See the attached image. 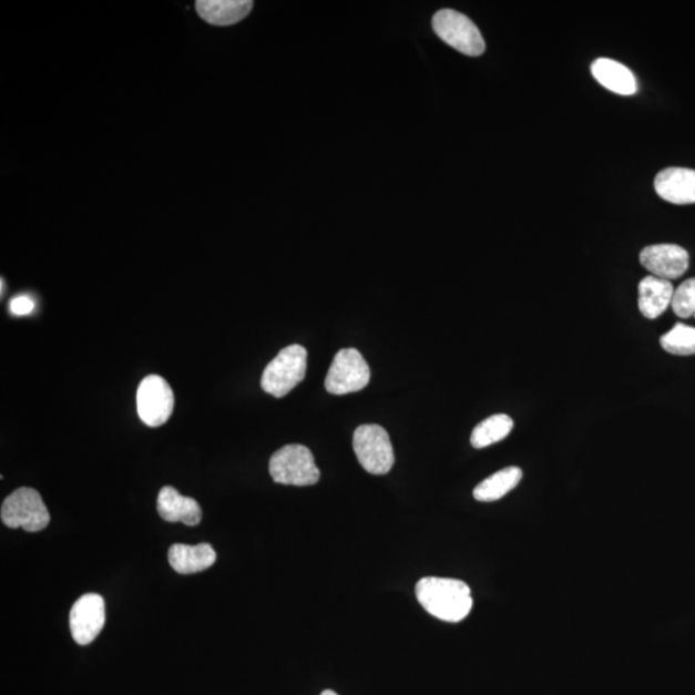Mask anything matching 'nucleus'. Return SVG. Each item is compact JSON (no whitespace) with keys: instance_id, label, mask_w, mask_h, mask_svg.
I'll return each mask as SVG.
<instances>
[{"instance_id":"1","label":"nucleus","mask_w":695,"mask_h":695,"mask_svg":"<svg viewBox=\"0 0 695 695\" xmlns=\"http://www.w3.org/2000/svg\"><path fill=\"white\" fill-rule=\"evenodd\" d=\"M417 597L422 609L444 622H461L473 609L471 590L460 580L422 579L417 585Z\"/></svg>"},{"instance_id":"2","label":"nucleus","mask_w":695,"mask_h":695,"mask_svg":"<svg viewBox=\"0 0 695 695\" xmlns=\"http://www.w3.org/2000/svg\"><path fill=\"white\" fill-rule=\"evenodd\" d=\"M307 355L306 348L299 345L279 351L262 375V389L276 398L289 395L306 378Z\"/></svg>"},{"instance_id":"3","label":"nucleus","mask_w":695,"mask_h":695,"mask_svg":"<svg viewBox=\"0 0 695 695\" xmlns=\"http://www.w3.org/2000/svg\"><path fill=\"white\" fill-rule=\"evenodd\" d=\"M269 474L276 483L298 487L314 486L321 477L314 454L301 444H287L272 454Z\"/></svg>"},{"instance_id":"4","label":"nucleus","mask_w":695,"mask_h":695,"mask_svg":"<svg viewBox=\"0 0 695 695\" xmlns=\"http://www.w3.org/2000/svg\"><path fill=\"white\" fill-rule=\"evenodd\" d=\"M2 521L10 529L39 532L50 524L51 517L40 493L28 487L16 490L2 503Z\"/></svg>"},{"instance_id":"5","label":"nucleus","mask_w":695,"mask_h":695,"mask_svg":"<svg viewBox=\"0 0 695 695\" xmlns=\"http://www.w3.org/2000/svg\"><path fill=\"white\" fill-rule=\"evenodd\" d=\"M354 449L367 473L385 476L395 466L394 446L388 431L380 426L358 427L354 436Z\"/></svg>"},{"instance_id":"6","label":"nucleus","mask_w":695,"mask_h":695,"mask_svg":"<svg viewBox=\"0 0 695 695\" xmlns=\"http://www.w3.org/2000/svg\"><path fill=\"white\" fill-rule=\"evenodd\" d=\"M433 29L444 43L470 58H478L486 51L481 31L466 14L453 10L439 11L433 18Z\"/></svg>"},{"instance_id":"7","label":"nucleus","mask_w":695,"mask_h":695,"mask_svg":"<svg viewBox=\"0 0 695 695\" xmlns=\"http://www.w3.org/2000/svg\"><path fill=\"white\" fill-rule=\"evenodd\" d=\"M370 377V367L357 349H341L326 375L325 388L337 396L355 394L369 385Z\"/></svg>"},{"instance_id":"8","label":"nucleus","mask_w":695,"mask_h":695,"mask_svg":"<svg viewBox=\"0 0 695 695\" xmlns=\"http://www.w3.org/2000/svg\"><path fill=\"white\" fill-rule=\"evenodd\" d=\"M174 394L167 381L159 375H149L137 390V411L147 427L157 428L171 419Z\"/></svg>"},{"instance_id":"9","label":"nucleus","mask_w":695,"mask_h":695,"mask_svg":"<svg viewBox=\"0 0 695 695\" xmlns=\"http://www.w3.org/2000/svg\"><path fill=\"white\" fill-rule=\"evenodd\" d=\"M106 605L99 594L78 599L70 611V631L79 645L91 644L105 626Z\"/></svg>"},{"instance_id":"10","label":"nucleus","mask_w":695,"mask_h":695,"mask_svg":"<svg viewBox=\"0 0 695 695\" xmlns=\"http://www.w3.org/2000/svg\"><path fill=\"white\" fill-rule=\"evenodd\" d=\"M642 266L658 278L676 279L689 268V253L674 244L646 246L641 253Z\"/></svg>"},{"instance_id":"11","label":"nucleus","mask_w":695,"mask_h":695,"mask_svg":"<svg viewBox=\"0 0 695 695\" xmlns=\"http://www.w3.org/2000/svg\"><path fill=\"white\" fill-rule=\"evenodd\" d=\"M654 188L667 203L695 204V171L686 167H667L657 174Z\"/></svg>"},{"instance_id":"12","label":"nucleus","mask_w":695,"mask_h":695,"mask_svg":"<svg viewBox=\"0 0 695 695\" xmlns=\"http://www.w3.org/2000/svg\"><path fill=\"white\" fill-rule=\"evenodd\" d=\"M157 511L164 521L197 525L202 522L203 510L195 499L182 497L174 487H163L159 492Z\"/></svg>"},{"instance_id":"13","label":"nucleus","mask_w":695,"mask_h":695,"mask_svg":"<svg viewBox=\"0 0 695 695\" xmlns=\"http://www.w3.org/2000/svg\"><path fill=\"white\" fill-rule=\"evenodd\" d=\"M674 293V286L667 279L645 277L638 284V309L645 318L656 319L671 306Z\"/></svg>"},{"instance_id":"14","label":"nucleus","mask_w":695,"mask_h":695,"mask_svg":"<svg viewBox=\"0 0 695 695\" xmlns=\"http://www.w3.org/2000/svg\"><path fill=\"white\" fill-rule=\"evenodd\" d=\"M167 559L175 572L194 574L211 569L217 561V554L209 543H198L195 546L174 543Z\"/></svg>"},{"instance_id":"15","label":"nucleus","mask_w":695,"mask_h":695,"mask_svg":"<svg viewBox=\"0 0 695 695\" xmlns=\"http://www.w3.org/2000/svg\"><path fill=\"white\" fill-rule=\"evenodd\" d=\"M251 0H198L196 11L204 21L217 27L234 25L253 10Z\"/></svg>"},{"instance_id":"16","label":"nucleus","mask_w":695,"mask_h":695,"mask_svg":"<svg viewBox=\"0 0 695 695\" xmlns=\"http://www.w3.org/2000/svg\"><path fill=\"white\" fill-rule=\"evenodd\" d=\"M591 73L606 90L622 95H633L637 91L636 79L631 70L617 61L597 59L591 65Z\"/></svg>"},{"instance_id":"17","label":"nucleus","mask_w":695,"mask_h":695,"mask_svg":"<svg viewBox=\"0 0 695 695\" xmlns=\"http://www.w3.org/2000/svg\"><path fill=\"white\" fill-rule=\"evenodd\" d=\"M523 471L521 468L509 467L498 471L493 476L484 479L476 487L474 499L481 502H492L507 497L522 481Z\"/></svg>"},{"instance_id":"18","label":"nucleus","mask_w":695,"mask_h":695,"mask_svg":"<svg viewBox=\"0 0 695 695\" xmlns=\"http://www.w3.org/2000/svg\"><path fill=\"white\" fill-rule=\"evenodd\" d=\"M514 428V421L505 413L493 415L478 425L470 437V443L474 449H486L491 444L505 439Z\"/></svg>"},{"instance_id":"19","label":"nucleus","mask_w":695,"mask_h":695,"mask_svg":"<svg viewBox=\"0 0 695 695\" xmlns=\"http://www.w3.org/2000/svg\"><path fill=\"white\" fill-rule=\"evenodd\" d=\"M663 349L675 356L695 355V327L676 324L661 338Z\"/></svg>"},{"instance_id":"20","label":"nucleus","mask_w":695,"mask_h":695,"mask_svg":"<svg viewBox=\"0 0 695 695\" xmlns=\"http://www.w3.org/2000/svg\"><path fill=\"white\" fill-rule=\"evenodd\" d=\"M671 307H673L675 315L678 317H695V277L686 279L677 287Z\"/></svg>"},{"instance_id":"21","label":"nucleus","mask_w":695,"mask_h":695,"mask_svg":"<svg viewBox=\"0 0 695 695\" xmlns=\"http://www.w3.org/2000/svg\"><path fill=\"white\" fill-rule=\"evenodd\" d=\"M34 307V301L27 297V295H22V297L14 298L11 301L12 314L18 316L31 314Z\"/></svg>"},{"instance_id":"22","label":"nucleus","mask_w":695,"mask_h":695,"mask_svg":"<svg viewBox=\"0 0 695 695\" xmlns=\"http://www.w3.org/2000/svg\"><path fill=\"white\" fill-rule=\"evenodd\" d=\"M321 695H339V694H337V693H335L333 691H325V692H323Z\"/></svg>"},{"instance_id":"23","label":"nucleus","mask_w":695,"mask_h":695,"mask_svg":"<svg viewBox=\"0 0 695 695\" xmlns=\"http://www.w3.org/2000/svg\"><path fill=\"white\" fill-rule=\"evenodd\" d=\"M3 290H4V282L2 279V295H3Z\"/></svg>"}]
</instances>
